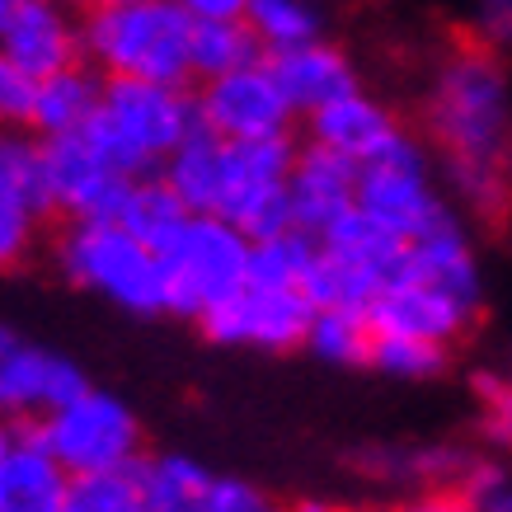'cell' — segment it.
<instances>
[{"instance_id": "1", "label": "cell", "mask_w": 512, "mask_h": 512, "mask_svg": "<svg viewBox=\"0 0 512 512\" xmlns=\"http://www.w3.org/2000/svg\"><path fill=\"white\" fill-rule=\"evenodd\" d=\"M423 127L442 151L451 193L480 221L512 217V85L484 43L451 47L423 99Z\"/></svg>"}, {"instance_id": "2", "label": "cell", "mask_w": 512, "mask_h": 512, "mask_svg": "<svg viewBox=\"0 0 512 512\" xmlns=\"http://www.w3.org/2000/svg\"><path fill=\"white\" fill-rule=\"evenodd\" d=\"M85 62L104 76L193 80V15L179 0H137V5H85L80 15Z\"/></svg>"}, {"instance_id": "3", "label": "cell", "mask_w": 512, "mask_h": 512, "mask_svg": "<svg viewBox=\"0 0 512 512\" xmlns=\"http://www.w3.org/2000/svg\"><path fill=\"white\" fill-rule=\"evenodd\" d=\"M193 127H198V94H188V85L109 76L104 109L85 127V137L99 146L104 160L141 179V174H156Z\"/></svg>"}, {"instance_id": "4", "label": "cell", "mask_w": 512, "mask_h": 512, "mask_svg": "<svg viewBox=\"0 0 512 512\" xmlns=\"http://www.w3.org/2000/svg\"><path fill=\"white\" fill-rule=\"evenodd\" d=\"M52 259L85 292L109 296L113 306L137 315L170 311V282L165 259L141 245L123 221H66L52 240Z\"/></svg>"}, {"instance_id": "5", "label": "cell", "mask_w": 512, "mask_h": 512, "mask_svg": "<svg viewBox=\"0 0 512 512\" xmlns=\"http://www.w3.org/2000/svg\"><path fill=\"white\" fill-rule=\"evenodd\" d=\"M249 240L240 226L226 217H198L188 221L160 259H165V282H170V315H193L221 306L226 296L249 287Z\"/></svg>"}, {"instance_id": "6", "label": "cell", "mask_w": 512, "mask_h": 512, "mask_svg": "<svg viewBox=\"0 0 512 512\" xmlns=\"http://www.w3.org/2000/svg\"><path fill=\"white\" fill-rule=\"evenodd\" d=\"M43 447L57 456L66 475H99L127 470L141 461V423L109 390H80L71 404L52 409L33 423Z\"/></svg>"}, {"instance_id": "7", "label": "cell", "mask_w": 512, "mask_h": 512, "mask_svg": "<svg viewBox=\"0 0 512 512\" xmlns=\"http://www.w3.org/2000/svg\"><path fill=\"white\" fill-rule=\"evenodd\" d=\"M357 207L400 240H419V235L437 231L442 221L456 217L451 202L433 184L423 141L409 137V132H400L367 165H357Z\"/></svg>"}, {"instance_id": "8", "label": "cell", "mask_w": 512, "mask_h": 512, "mask_svg": "<svg viewBox=\"0 0 512 512\" xmlns=\"http://www.w3.org/2000/svg\"><path fill=\"white\" fill-rule=\"evenodd\" d=\"M292 132L282 137H254V141H226V188H221L217 217L249 235L268 240L296 226L292 212V165H296Z\"/></svg>"}, {"instance_id": "9", "label": "cell", "mask_w": 512, "mask_h": 512, "mask_svg": "<svg viewBox=\"0 0 512 512\" xmlns=\"http://www.w3.org/2000/svg\"><path fill=\"white\" fill-rule=\"evenodd\" d=\"M315 306L306 292L296 287H259L249 282L235 296H226L221 306L198 315L202 334L212 343H231V348H268V353H287L301 348L311 334Z\"/></svg>"}, {"instance_id": "10", "label": "cell", "mask_w": 512, "mask_h": 512, "mask_svg": "<svg viewBox=\"0 0 512 512\" xmlns=\"http://www.w3.org/2000/svg\"><path fill=\"white\" fill-rule=\"evenodd\" d=\"M198 118L226 141H254V137H282V132H292L296 109H292V99L282 94L278 76H273V66L264 57V62L231 71V76L202 80Z\"/></svg>"}, {"instance_id": "11", "label": "cell", "mask_w": 512, "mask_h": 512, "mask_svg": "<svg viewBox=\"0 0 512 512\" xmlns=\"http://www.w3.org/2000/svg\"><path fill=\"white\" fill-rule=\"evenodd\" d=\"M47 141V184H52V212L66 221H118L132 174L99 156L85 132Z\"/></svg>"}, {"instance_id": "12", "label": "cell", "mask_w": 512, "mask_h": 512, "mask_svg": "<svg viewBox=\"0 0 512 512\" xmlns=\"http://www.w3.org/2000/svg\"><path fill=\"white\" fill-rule=\"evenodd\" d=\"M0 52L38 80L57 76L66 66L85 62L80 15L66 0H15L0 24Z\"/></svg>"}, {"instance_id": "13", "label": "cell", "mask_w": 512, "mask_h": 512, "mask_svg": "<svg viewBox=\"0 0 512 512\" xmlns=\"http://www.w3.org/2000/svg\"><path fill=\"white\" fill-rule=\"evenodd\" d=\"M85 386V376L71 357H57L47 348L24 343L10 325H0V395L10 404V414L43 419L52 409L71 404Z\"/></svg>"}, {"instance_id": "14", "label": "cell", "mask_w": 512, "mask_h": 512, "mask_svg": "<svg viewBox=\"0 0 512 512\" xmlns=\"http://www.w3.org/2000/svg\"><path fill=\"white\" fill-rule=\"evenodd\" d=\"M292 212H296V226L311 231L315 240L357 207V160L329 151L320 141H306L296 151V165H292Z\"/></svg>"}, {"instance_id": "15", "label": "cell", "mask_w": 512, "mask_h": 512, "mask_svg": "<svg viewBox=\"0 0 512 512\" xmlns=\"http://www.w3.org/2000/svg\"><path fill=\"white\" fill-rule=\"evenodd\" d=\"M268 66H273L282 94L292 99L296 118H311V113H320L343 94L362 90L353 57L343 47H334L329 38H311V43H296L287 52H273Z\"/></svg>"}, {"instance_id": "16", "label": "cell", "mask_w": 512, "mask_h": 512, "mask_svg": "<svg viewBox=\"0 0 512 512\" xmlns=\"http://www.w3.org/2000/svg\"><path fill=\"white\" fill-rule=\"evenodd\" d=\"M400 278H414L433 292L451 296L456 306L480 315L484 306V282H480V264H475V249H470V235L461 226V217L442 221L437 231L409 240V254H404V273Z\"/></svg>"}, {"instance_id": "17", "label": "cell", "mask_w": 512, "mask_h": 512, "mask_svg": "<svg viewBox=\"0 0 512 512\" xmlns=\"http://www.w3.org/2000/svg\"><path fill=\"white\" fill-rule=\"evenodd\" d=\"M367 315H372L376 334H409V339H433L447 343V348L475 325V311L456 306L451 296L433 292V287H423L414 278L390 282Z\"/></svg>"}, {"instance_id": "18", "label": "cell", "mask_w": 512, "mask_h": 512, "mask_svg": "<svg viewBox=\"0 0 512 512\" xmlns=\"http://www.w3.org/2000/svg\"><path fill=\"white\" fill-rule=\"evenodd\" d=\"M306 132H311V141L329 146V151L367 165V160L381 156L390 141L400 137L404 127L381 99H372L367 90H353V94H343V99H334V104H325L320 113H311Z\"/></svg>"}, {"instance_id": "19", "label": "cell", "mask_w": 512, "mask_h": 512, "mask_svg": "<svg viewBox=\"0 0 512 512\" xmlns=\"http://www.w3.org/2000/svg\"><path fill=\"white\" fill-rule=\"evenodd\" d=\"M66 475L33 428H15L10 466L0 470V512H62Z\"/></svg>"}, {"instance_id": "20", "label": "cell", "mask_w": 512, "mask_h": 512, "mask_svg": "<svg viewBox=\"0 0 512 512\" xmlns=\"http://www.w3.org/2000/svg\"><path fill=\"white\" fill-rule=\"evenodd\" d=\"M104 71L90 62H76L57 76L38 80V104H33V132L38 137H76L104 109Z\"/></svg>"}, {"instance_id": "21", "label": "cell", "mask_w": 512, "mask_h": 512, "mask_svg": "<svg viewBox=\"0 0 512 512\" xmlns=\"http://www.w3.org/2000/svg\"><path fill=\"white\" fill-rule=\"evenodd\" d=\"M320 245L334 254V259H343V264H353L362 278L376 287V296L386 292L390 282H400L404 273V254H409V240H400V235H390L381 221H372L362 207H353V212H343L334 226H329L325 235H320Z\"/></svg>"}, {"instance_id": "22", "label": "cell", "mask_w": 512, "mask_h": 512, "mask_svg": "<svg viewBox=\"0 0 512 512\" xmlns=\"http://www.w3.org/2000/svg\"><path fill=\"white\" fill-rule=\"evenodd\" d=\"M160 174H165L174 193L188 202V212L217 217L221 188H226V137H217V132L198 118V127L179 141V151L160 165Z\"/></svg>"}, {"instance_id": "23", "label": "cell", "mask_w": 512, "mask_h": 512, "mask_svg": "<svg viewBox=\"0 0 512 512\" xmlns=\"http://www.w3.org/2000/svg\"><path fill=\"white\" fill-rule=\"evenodd\" d=\"M118 221L137 235L141 245H151L156 254H165V249L179 240V231L193 221V212H188V202L170 188V179L156 170V174H141V179H132Z\"/></svg>"}, {"instance_id": "24", "label": "cell", "mask_w": 512, "mask_h": 512, "mask_svg": "<svg viewBox=\"0 0 512 512\" xmlns=\"http://www.w3.org/2000/svg\"><path fill=\"white\" fill-rule=\"evenodd\" d=\"M137 475L146 512H212L217 475L188 456H141Z\"/></svg>"}, {"instance_id": "25", "label": "cell", "mask_w": 512, "mask_h": 512, "mask_svg": "<svg viewBox=\"0 0 512 512\" xmlns=\"http://www.w3.org/2000/svg\"><path fill=\"white\" fill-rule=\"evenodd\" d=\"M268 52L245 19H193V80L231 76L240 66L264 62Z\"/></svg>"}, {"instance_id": "26", "label": "cell", "mask_w": 512, "mask_h": 512, "mask_svg": "<svg viewBox=\"0 0 512 512\" xmlns=\"http://www.w3.org/2000/svg\"><path fill=\"white\" fill-rule=\"evenodd\" d=\"M372 343H376V325L367 311L357 306H325L315 311L311 334H306V348L320 353L334 367H362L372 362Z\"/></svg>"}, {"instance_id": "27", "label": "cell", "mask_w": 512, "mask_h": 512, "mask_svg": "<svg viewBox=\"0 0 512 512\" xmlns=\"http://www.w3.org/2000/svg\"><path fill=\"white\" fill-rule=\"evenodd\" d=\"M315 254H320V240L311 231H301V226H292V231H282V235H268V240H254L249 282H259V287H296L301 292Z\"/></svg>"}, {"instance_id": "28", "label": "cell", "mask_w": 512, "mask_h": 512, "mask_svg": "<svg viewBox=\"0 0 512 512\" xmlns=\"http://www.w3.org/2000/svg\"><path fill=\"white\" fill-rule=\"evenodd\" d=\"M245 24L254 29V38L264 43V52H287L296 43H311L325 38L320 33V10L311 0H249L245 5Z\"/></svg>"}, {"instance_id": "29", "label": "cell", "mask_w": 512, "mask_h": 512, "mask_svg": "<svg viewBox=\"0 0 512 512\" xmlns=\"http://www.w3.org/2000/svg\"><path fill=\"white\" fill-rule=\"evenodd\" d=\"M137 466L99 470V475H71L62 512H146V494H141Z\"/></svg>"}, {"instance_id": "30", "label": "cell", "mask_w": 512, "mask_h": 512, "mask_svg": "<svg viewBox=\"0 0 512 512\" xmlns=\"http://www.w3.org/2000/svg\"><path fill=\"white\" fill-rule=\"evenodd\" d=\"M447 343L433 339H409V334H376L372 343V367L386 376H400V381H428V376L447 372Z\"/></svg>"}, {"instance_id": "31", "label": "cell", "mask_w": 512, "mask_h": 512, "mask_svg": "<svg viewBox=\"0 0 512 512\" xmlns=\"http://www.w3.org/2000/svg\"><path fill=\"white\" fill-rule=\"evenodd\" d=\"M43 221H47L43 212L0 174V268H19L29 259L33 245H38V226H43Z\"/></svg>"}, {"instance_id": "32", "label": "cell", "mask_w": 512, "mask_h": 512, "mask_svg": "<svg viewBox=\"0 0 512 512\" xmlns=\"http://www.w3.org/2000/svg\"><path fill=\"white\" fill-rule=\"evenodd\" d=\"M33 104H38V76L0 52V127H33Z\"/></svg>"}, {"instance_id": "33", "label": "cell", "mask_w": 512, "mask_h": 512, "mask_svg": "<svg viewBox=\"0 0 512 512\" xmlns=\"http://www.w3.org/2000/svg\"><path fill=\"white\" fill-rule=\"evenodd\" d=\"M480 395V433L494 447H512V376H475Z\"/></svg>"}, {"instance_id": "34", "label": "cell", "mask_w": 512, "mask_h": 512, "mask_svg": "<svg viewBox=\"0 0 512 512\" xmlns=\"http://www.w3.org/2000/svg\"><path fill=\"white\" fill-rule=\"evenodd\" d=\"M475 43L489 52H512V0H480L475 5Z\"/></svg>"}, {"instance_id": "35", "label": "cell", "mask_w": 512, "mask_h": 512, "mask_svg": "<svg viewBox=\"0 0 512 512\" xmlns=\"http://www.w3.org/2000/svg\"><path fill=\"white\" fill-rule=\"evenodd\" d=\"M212 512H292V508L273 503L264 489H254V484H245V480H217Z\"/></svg>"}, {"instance_id": "36", "label": "cell", "mask_w": 512, "mask_h": 512, "mask_svg": "<svg viewBox=\"0 0 512 512\" xmlns=\"http://www.w3.org/2000/svg\"><path fill=\"white\" fill-rule=\"evenodd\" d=\"M395 512H475V508H470V503L456 494V489H428V494L400 503Z\"/></svg>"}, {"instance_id": "37", "label": "cell", "mask_w": 512, "mask_h": 512, "mask_svg": "<svg viewBox=\"0 0 512 512\" xmlns=\"http://www.w3.org/2000/svg\"><path fill=\"white\" fill-rule=\"evenodd\" d=\"M193 19H245L249 0H179Z\"/></svg>"}, {"instance_id": "38", "label": "cell", "mask_w": 512, "mask_h": 512, "mask_svg": "<svg viewBox=\"0 0 512 512\" xmlns=\"http://www.w3.org/2000/svg\"><path fill=\"white\" fill-rule=\"evenodd\" d=\"M475 512H512V484H503V489H494L484 503H475Z\"/></svg>"}, {"instance_id": "39", "label": "cell", "mask_w": 512, "mask_h": 512, "mask_svg": "<svg viewBox=\"0 0 512 512\" xmlns=\"http://www.w3.org/2000/svg\"><path fill=\"white\" fill-rule=\"evenodd\" d=\"M10 451H15V428H10V423L0 419V470L10 466Z\"/></svg>"}, {"instance_id": "40", "label": "cell", "mask_w": 512, "mask_h": 512, "mask_svg": "<svg viewBox=\"0 0 512 512\" xmlns=\"http://www.w3.org/2000/svg\"><path fill=\"white\" fill-rule=\"evenodd\" d=\"M292 512H334V508H329V503H315V498H306V503H296Z\"/></svg>"}, {"instance_id": "41", "label": "cell", "mask_w": 512, "mask_h": 512, "mask_svg": "<svg viewBox=\"0 0 512 512\" xmlns=\"http://www.w3.org/2000/svg\"><path fill=\"white\" fill-rule=\"evenodd\" d=\"M85 5H137V0H85Z\"/></svg>"}, {"instance_id": "42", "label": "cell", "mask_w": 512, "mask_h": 512, "mask_svg": "<svg viewBox=\"0 0 512 512\" xmlns=\"http://www.w3.org/2000/svg\"><path fill=\"white\" fill-rule=\"evenodd\" d=\"M10 5H15V0H0V24H5V15H10Z\"/></svg>"}, {"instance_id": "43", "label": "cell", "mask_w": 512, "mask_h": 512, "mask_svg": "<svg viewBox=\"0 0 512 512\" xmlns=\"http://www.w3.org/2000/svg\"><path fill=\"white\" fill-rule=\"evenodd\" d=\"M5 414H10V404H5V395H0V419H5Z\"/></svg>"}, {"instance_id": "44", "label": "cell", "mask_w": 512, "mask_h": 512, "mask_svg": "<svg viewBox=\"0 0 512 512\" xmlns=\"http://www.w3.org/2000/svg\"><path fill=\"white\" fill-rule=\"evenodd\" d=\"M508 376H512V372H508Z\"/></svg>"}]
</instances>
